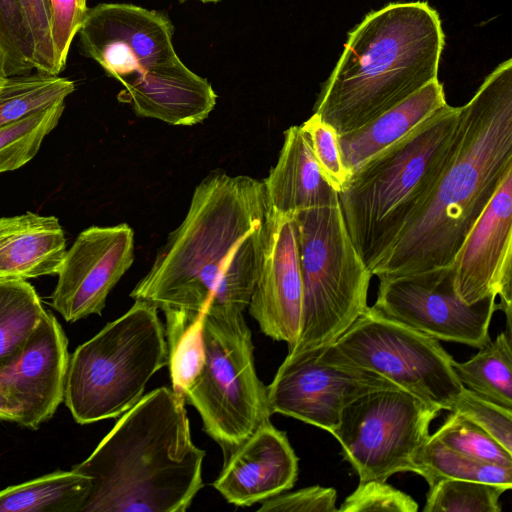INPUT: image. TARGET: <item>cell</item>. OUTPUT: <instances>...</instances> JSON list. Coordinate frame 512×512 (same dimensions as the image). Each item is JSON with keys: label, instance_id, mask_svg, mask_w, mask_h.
<instances>
[{"label": "cell", "instance_id": "cell-1", "mask_svg": "<svg viewBox=\"0 0 512 512\" xmlns=\"http://www.w3.org/2000/svg\"><path fill=\"white\" fill-rule=\"evenodd\" d=\"M269 212L263 180L210 172L130 296L164 312H243L260 272Z\"/></svg>", "mask_w": 512, "mask_h": 512}, {"label": "cell", "instance_id": "cell-2", "mask_svg": "<svg viewBox=\"0 0 512 512\" xmlns=\"http://www.w3.org/2000/svg\"><path fill=\"white\" fill-rule=\"evenodd\" d=\"M512 171V60L460 107L443 171L398 241L372 270L395 277L452 266L468 233Z\"/></svg>", "mask_w": 512, "mask_h": 512}, {"label": "cell", "instance_id": "cell-3", "mask_svg": "<svg viewBox=\"0 0 512 512\" xmlns=\"http://www.w3.org/2000/svg\"><path fill=\"white\" fill-rule=\"evenodd\" d=\"M185 399L169 387L144 395L73 470L91 479L81 512H184L203 487Z\"/></svg>", "mask_w": 512, "mask_h": 512}, {"label": "cell", "instance_id": "cell-4", "mask_svg": "<svg viewBox=\"0 0 512 512\" xmlns=\"http://www.w3.org/2000/svg\"><path fill=\"white\" fill-rule=\"evenodd\" d=\"M444 33L425 1L390 3L348 35L314 113L338 135L356 130L438 79Z\"/></svg>", "mask_w": 512, "mask_h": 512}, {"label": "cell", "instance_id": "cell-5", "mask_svg": "<svg viewBox=\"0 0 512 512\" xmlns=\"http://www.w3.org/2000/svg\"><path fill=\"white\" fill-rule=\"evenodd\" d=\"M459 111L444 104L354 170L338 193L352 243L371 273L435 187L452 148Z\"/></svg>", "mask_w": 512, "mask_h": 512}, {"label": "cell", "instance_id": "cell-6", "mask_svg": "<svg viewBox=\"0 0 512 512\" xmlns=\"http://www.w3.org/2000/svg\"><path fill=\"white\" fill-rule=\"evenodd\" d=\"M167 365L158 308L135 300L69 357L63 401L79 424L116 418L143 397L150 378Z\"/></svg>", "mask_w": 512, "mask_h": 512}, {"label": "cell", "instance_id": "cell-7", "mask_svg": "<svg viewBox=\"0 0 512 512\" xmlns=\"http://www.w3.org/2000/svg\"><path fill=\"white\" fill-rule=\"evenodd\" d=\"M303 286L301 331L288 353L334 344L367 308L372 277L340 204L294 214Z\"/></svg>", "mask_w": 512, "mask_h": 512}, {"label": "cell", "instance_id": "cell-8", "mask_svg": "<svg viewBox=\"0 0 512 512\" xmlns=\"http://www.w3.org/2000/svg\"><path fill=\"white\" fill-rule=\"evenodd\" d=\"M204 361L183 397L225 459L270 420L267 387L256 374L251 331L243 312L209 307L201 313Z\"/></svg>", "mask_w": 512, "mask_h": 512}, {"label": "cell", "instance_id": "cell-9", "mask_svg": "<svg viewBox=\"0 0 512 512\" xmlns=\"http://www.w3.org/2000/svg\"><path fill=\"white\" fill-rule=\"evenodd\" d=\"M341 358L374 372L422 401L451 411L463 390L439 340L384 317L372 307L333 344Z\"/></svg>", "mask_w": 512, "mask_h": 512}, {"label": "cell", "instance_id": "cell-10", "mask_svg": "<svg viewBox=\"0 0 512 512\" xmlns=\"http://www.w3.org/2000/svg\"><path fill=\"white\" fill-rule=\"evenodd\" d=\"M439 411L403 389L375 390L343 408L332 435L359 481H386L398 472H413V459Z\"/></svg>", "mask_w": 512, "mask_h": 512}, {"label": "cell", "instance_id": "cell-11", "mask_svg": "<svg viewBox=\"0 0 512 512\" xmlns=\"http://www.w3.org/2000/svg\"><path fill=\"white\" fill-rule=\"evenodd\" d=\"M381 389L401 388L344 361L332 344L288 353L267 386V397L271 414L293 417L332 434L347 404Z\"/></svg>", "mask_w": 512, "mask_h": 512}, {"label": "cell", "instance_id": "cell-12", "mask_svg": "<svg viewBox=\"0 0 512 512\" xmlns=\"http://www.w3.org/2000/svg\"><path fill=\"white\" fill-rule=\"evenodd\" d=\"M372 308L384 317L437 340L481 348L498 310L496 297L466 304L456 293L452 266L404 276L380 277Z\"/></svg>", "mask_w": 512, "mask_h": 512}, {"label": "cell", "instance_id": "cell-13", "mask_svg": "<svg viewBox=\"0 0 512 512\" xmlns=\"http://www.w3.org/2000/svg\"><path fill=\"white\" fill-rule=\"evenodd\" d=\"M78 34L83 52L118 81L177 56L168 18L132 4L88 9Z\"/></svg>", "mask_w": 512, "mask_h": 512}, {"label": "cell", "instance_id": "cell-14", "mask_svg": "<svg viewBox=\"0 0 512 512\" xmlns=\"http://www.w3.org/2000/svg\"><path fill=\"white\" fill-rule=\"evenodd\" d=\"M133 261L134 232L128 224L85 229L65 253L52 307L67 322L100 315L108 294Z\"/></svg>", "mask_w": 512, "mask_h": 512}, {"label": "cell", "instance_id": "cell-15", "mask_svg": "<svg viewBox=\"0 0 512 512\" xmlns=\"http://www.w3.org/2000/svg\"><path fill=\"white\" fill-rule=\"evenodd\" d=\"M512 171L474 224L452 264L459 298L474 304L499 297L498 310L512 318Z\"/></svg>", "mask_w": 512, "mask_h": 512}, {"label": "cell", "instance_id": "cell-16", "mask_svg": "<svg viewBox=\"0 0 512 512\" xmlns=\"http://www.w3.org/2000/svg\"><path fill=\"white\" fill-rule=\"evenodd\" d=\"M302 306L295 217L270 208L261 268L247 308L266 336L291 348L301 331Z\"/></svg>", "mask_w": 512, "mask_h": 512}, {"label": "cell", "instance_id": "cell-17", "mask_svg": "<svg viewBox=\"0 0 512 512\" xmlns=\"http://www.w3.org/2000/svg\"><path fill=\"white\" fill-rule=\"evenodd\" d=\"M68 361L65 333L44 310L19 357L0 369V391L21 407L19 425L36 429L54 415L63 401Z\"/></svg>", "mask_w": 512, "mask_h": 512}, {"label": "cell", "instance_id": "cell-18", "mask_svg": "<svg viewBox=\"0 0 512 512\" xmlns=\"http://www.w3.org/2000/svg\"><path fill=\"white\" fill-rule=\"evenodd\" d=\"M297 474L286 433L268 420L225 459L213 486L229 503L248 507L292 488Z\"/></svg>", "mask_w": 512, "mask_h": 512}, {"label": "cell", "instance_id": "cell-19", "mask_svg": "<svg viewBox=\"0 0 512 512\" xmlns=\"http://www.w3.org/2000/svg\"><path fill=\"white\" fill-rule=\"evenodd\" d=\"M121 101L137 115L171 125L190 126L205 120L216 104L211 84L188 69L178 56L120 80Z\"/></svg>", "mask_w": 512, "mask_h": 512}, {"label": "cell", "instance_id": "cell-20", "mask_svg": "<svg viewBox=\"0 0 512 512\" xmlns=\"http://www.w3.org/2000/svg\"><path fill=\"white\" fill-rule=\"evenodd\" d=\"M263 182L269 206L278 213L294 215L339 203L338 192L322 175L301 126L284 132L278 160Z\"/></svg>", "mask_w": 512, "mask_h": 512}, {"label": "cell", "instance_id": "cell-21", "mask_svg": "<svg viewBox=\"0 0 512 512\" xmlns=\"http://www.w3.org/2000/svg\"><path fill=\"white\" fill-rule=\"evenodd\" d=\"M65 253L64 231L56 217L27 212L0 218V278L57 274Z\"/></svg>", "mask_w": 512, "mask_h": 512}, {"label": "cell", "instance_id": "cell-22", "mask_svg": "<svg viewBox=\"0 0 512 512\" xmlns=\"http://www.w3.org/2000/svg\"><path fill=\"white\" fill-rule=\"evenodd\" d=\"M446 103L443 86L436 79L366 125L338 135L344 166L352 173L368 159L406 136Z\"/></svg>", "mask_w": 512, "mask_h": 512}, {"label": "cell", "instance_id": "cell-23", "mask_svg": "<svg viewBox=\"0 0 512 512\" xmlns=\"http://www.w3.org/2000/svg\"><path fill=\"white\" fill-rule=\"evenodd\" d=\"M90 488L80 472L55 471L0 491V512H81Z\"/></svg>", "mask_w": 512, "mask_h": 512}, {"label": "cell", "instance_id": "cell-24", "mask_svg": "<svg viewBox=\"0 0 512 512\" xmlns=\"http://www.w3.org/2000/svg\"><path fill=\"white\" fill-rule=\"evenodd\" d=\"M479 349L465 362L453 359L452 366L459 382L477 396L512 410L511 331L506 329Z\"/></svg>", "mask_w": 512, "mask_h": 512}, {"label": "cell", "instance_id": "cell-25", "mask_svg": "<svg viewBox=\"0 0 512 512\" xmlns=\"http://www.w3.org/2000/svg\"><path fill=\"white\" fill-rule=\"evenodd\" d=\"M44 310L26 280L0 278V369L19 357Z\"/></svg>", "mask_w": 512, "mask_h": 512}, {"label": "cell", "instance_id": "cell-26", "mask_svg": "<svg viewBox=\"0 0 512 512\" xmlns=\"http://www.w3.org/2000/svg\"><path fill=\"white\" fill-rule=\"evenodd\" d=\"M413 465V472L421 475L428 485L450 478L512 488V467L496 465L457 452L432 435L415 455Z\"/></svg>", "mask_w": 512, "mask_h": 512}, {"label": "cell", "instance_id": "cell-27", "mask_svg": "<svg viewBox=\"0 0 512 512\" xmlns=\"http://www.w3.org/2000/svg\"><path fill=\"white\" fill-rule=\"evenodd\" d=\"M74 89L73 81L58 75L9 76L0 90V127L64 101Z\"/></svg>", "mask_w": 512, "mask_h": 512}, {"label": "cell", "instance_id": "cell-28", "mask_svg": "<svg viewBox=\"0 0 512 512\" xmlns=\"http://www.w3.org/2000/svg\"><path fill=\"white\" fill-rule=\"evenodd\" d=\"M168 365L172 389L184 395L197 377L204 361L201 313L165 311Z\"/></svg>", "mask_w": 512, "mask_h": 512}, {"label": "cell", "instance_id": "cell-29", "mask_svg": "<svg viewBox=\"0 0 512 512\" xmlns=\"http://www.w3.org/2000/svg\"><path fill=\"white\" fill-rule=\"evenodd\" d=\"M64 108L65 102L60 101L0 127V173L16 170L35 157Z\"/></svg>", "mask_w": 512, "mask_h": 512}, {"label": "cell", "instance_id": "cell-30", "mask_svg": "<svg viewBox=\"0 0 512 512\" xmlns=\"http://www.w3.org/2000/svg\"><path fill=\"white\" fill-rule=\"evenodd\" d=\"M423 512H500L509 488L472 480L440 479L429 485Z\"/></svg>", "mask_w": 512, "mask_h": 512}, {"label": "cell", "instance_id": "cell-31", "mask_svg": "<svg viewBox=\"0 0 512 512\" xmlns=\"http://www.w3.org/2000/svg\"><path fill=\"white\" fill-rule=\"evenodd\" d=\"M432 436L457 452L485 462L512 467V453L477 424L458 412H451Z\"/></svg>", "mask_w": 512, "mask_h": 512}, {"label": "cell", "instance_id": "cell-32", "mask_svg": "<svg viewBox=\"0 0 512 512\" xmlns=\"http://www.w3.org/2000/svg\"><path fill=\"white\" fill-rule=\"evenodd\" d=\"M0 47L8 76L36 69L34 40L21 0H0Z\"/></svg>", "mask_w": 512, "mask_h": 512}, {"label": "cell", "instance_id": "cell-33", "mask_svg": "<svg viewBox=\"0 0 512 512\" xmlns=\"http://www.w3.org/2000/svg\"><path fill=\"white\" fill-rule=\"evenodd\" d=\"M317 165L330 186L338 193L346 186L351 173L343 164L338 134L330 125L313 114L302 125Z\"/></svg>", "mask_w": 512, "mask_h": 512}, {"label": "cell", "instance_id": "cell-34", "mask_svg": "<svg viewBox=\"0 0 512 512\" xmlns=\"http://www.w3.org/2000/svg\"><path fill=\"white\" fill-rule=\"evenodd\" d=\"M451 412L470 419L512 453V410L487 401L464 387Z\"/></svg>", "mask_w": 512, "mask_h": 512}, {"label": "cell", "instance_id": "cell-35", "mask_svg": "<svg viewBox=\"0 0 512 512\" xmlns=\"http://www.w3.org/2000/svg\"><path fill=\"white\" fill-rule=\"evenodd\" d=\"M418 504L405 492L386 481H359L357 488L344 500L339 512H416Z\"/></svg>", "mask_w": 512, "mask_h": 512}, {"label": "cell", "instance_id": "cell-36", "mask_svg": "<svg viewBox=\"0 0 512 512\" xmlns=\"http://www.w3.org/2000/svg\"><path fill=\"white\" fill-rule=\"evenodd\" d=\"M35 46L36 71L50 75L60 73L52 39L49 0H21Z\"/></svg>", "mask_w": 512, "mask_h": 512}, {"label": "cell", "instance_id": "cell-37", "mask_svg": "<svg viewBox=\"0 0 512 512\" xmlns=\"http://www.w3.org/2000/svg\"><path fill=\"white\" fill-rule=\"evenodd\" d=\"M52 39L57 66L61 72L66 64L73 38L87 13L86 0H49Z\"/></svg>", "mask_w": 512, "mask_h": 512}, {"label": "cell", "instance_id": "cell-38", "mask_svg": "<svg viewBox=\"0 0 512 512\" xmlns=\"http://www.w3.org/2000/svg\"><path fill=\"white\" fill-rule=\"evenodd\" d=\"M337 492L331 487L311 486L265 499L261 512H336Z\"/></svg>", "mask_w": 512, "mask_h": 512}, {"label": "cell", "instance_id": "cell-39", "mask_svg": "<svg viewBox=\"0 0 512 512\" xmlns=\"http://www.w3.org/2000/svg\"><path fill=\"white\" fill-rule=\"evenodd\" d=\"M22 418L21 407L0 391V419L20 424Z\"/></svg>", "mask_w": 512, "mask_h": 512}, {"label": "cell", "instance_id": "cell-40", "mask_svg": "<svg viewBox=\"0 0 512 512\" xmlns=\"http://www.w3.org/2000/svg\"><path fill=\"white\" fill-rule=\"evenodd\" d=\"M8 77L5 55L0 47V90Z\"/></svg>", "mask_w": 512, "mask_h": 512}, {"label": "cell", "instance_id": "cell-41", "mask_svg": "<svg viewBox=\"0 0 512 512\" xmlns=\"http://www.w3.org/2000/svg\"><path fill=\"white\" fill-rule=\"evenodd\" d=\"M180 1H185V0H180ZM199 1L204 2V3H207V2L215 3V2H218L219 0H199Z\"/></svg>", "mask_w": 512, "mask_h": 512}]
</instances>
